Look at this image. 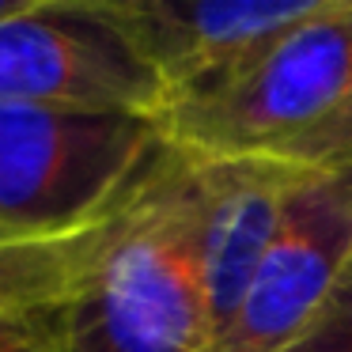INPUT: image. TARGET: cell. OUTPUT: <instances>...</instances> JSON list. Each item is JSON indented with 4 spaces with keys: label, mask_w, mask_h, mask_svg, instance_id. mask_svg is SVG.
I'll list each match as a JSON object with an SVG mask.
<instances>
[{
    "label": "cell",
    "mask_w": 352,
    "mask_h": 352,
    "mask_svg": "<svg viewBox=\"0 0 352 352\" xmlns=\"http://www.w3.org/2000/svg\"><path fill=\"white\" fill-rule=\"evenodd\" d=\"M27 0H0V19H8V16H16L19 8H23Z\"/></svg>",
    "instance_id": "7c38bea8"
},
{
    "label": "cell",
    "mask_w": 352,
    "mask_h": 352,
    "mask_svg": "<svg viewBox=\"0 0 352 352\" xmlns=\"http://www.w3.org/2000/svg\"><path fill=\"white\" fill-rule=\"evenodd\" d=\"M87 231L57 243L0 246V333H38L76 276Z\"/></svg>",
    "instance_id": "ba28073f"
},
{
    "label": "cell",
    "mask_w": 352,
    "mask_h": 352,
    "mask_svg": "<svg viewBox=\"0 0 352 352\" xmlns=\"http://www.w3.org/2000/svg\"><path fill=\"white\" fill-rule=\"evenodd\" d=\"M163 144L152 114L0 102V246L95 228Z\"/></svg>",
    "instance_id": "7a4b0ae2"
},
{
    "label": "cell",
    "mask_w": 352,
    "mask_h": 352,
    "mask_svg": "<svg viewBox=\"0 0 352 352\" xmlns=\"http://www.w3.org/2000/svg\"><path fill=\"white\" fill-rule=\"evenodd\" d=\"M280 160L299 170H311V175L352 170V84L344 87L337 107L311 133H303Z\"/></svg>",
    "instance_id": "9c48e42d"
},
{
    "label": "cell",
    "mask_w": 352,
    "mask_h": 352,
    "mask_svg": "<svg viewBox=\"0 0 352 352\" xmlns=\"http://www.w3.org/2000/svg\"><path fill=\"white\" fill-rule=\"evenodd\" d=\"M326 0H110L167 99L201 87L311 19Z\"/></svg>",
    "instance_id": "8992f818"
},
{
    "label": "cell",
    "mask_w": 352,
    "mask_h": 352,
    "mask_svg": "<svg viewBox=\"0 0 352 352\" xmlns=\"http://www.w3.org/2000/svg\"><path fill=\"white\" fill-rule=\"evenodd\" d=\"M352 254V170L311 175L292 190L284 220L212 352H284L326 299Z\"/></svg>",
    "instance_id": "5b68a950"
},
{
    "label": "cell",
    "mask_w": 352,
    "mask_h": 352,
    "mask_svg": "<svg viewBox=\"0 0 352 352\" xmlns=\"http://www.w3.org/2000/svg\"><path fill=\"white\" fill-rule=\"evenodd\" d=\"M34 352H212L197 155L167 140L84 235Z\"/></svg>",
    "instance_id": "6da1fadb"
},
{
    "label": "cell",
    "mask_w": 352,
    "mask_h": 352,
    "mask_svg": "<svg viewBox=\"0 0 352 352\" xmlns=\"http://www.w3.org/2000/svg\"><path fill=\"white\" fill-rule=\"evenodd\" d=\"M0 102L160 118L167 87L118 23L110 0H27L0 19Z\"/></svg>",
    "instance_id": "277c9868"
},
{
    "label": "cell",
    "mask_w": 352,
    "mask_h": 352,
    "mask_svg": "<svg viewBox=\"0 0 352 352\" xmlns=\"http://www.w3.org/2000/svg\"><path fill=\"white\" fill-rule=\"evenodd\" d=\"M303 175L307 170L284 160H197L201 261L212 349L235 322Z\"/></svg>",
    "instance_id": "52a82bcc"
},
{
    "label": "cell",
    "mask_w": 352,
    "mask_h": 352,
    "mask_svg": "<svg viewBox=\"0 0 352 352\" xmlns=\"http://www.w3.org/2000/svg\"><path fill=\"white\" fill-rule=\"evenodd\" d=\"M352 84V0H326L216 80L163 102L160 125L197 160H280Z\"/></svg>",
    "instance_id": "3957f363"
},
{
    "label": "cell",
    "mask_w": 352,
    "mask_h": 352,
    "mask_svg": "<svg viewBox=\"0 0 352 352\" xmlns=\"http://www.w3.org/2000/svg\"><path fill=\"white\" fill-rule=\"evenodd\" d=\"M284 352H352V254L344 258L311 322Z\"/></svg>",
    "instance_id": "30bf717a"
},
{
    "label": "cell",
    "mask_w": 352,
    "mask_h": 352,
    "mask_svg": "<svg viewBox=\"0 0 352 352\" xmlns=\"http://www.w3.org/2000/svg\"><path fill=\"white\" fill-rule=\"evenodd\" d=\"M0 352H34V333H0Z\"/></svg>",
    "instance_id": "8fae6325"
}]
</instances>
